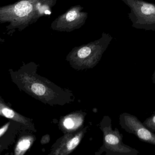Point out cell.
Here are the masks:
<instances>
[{"label":"cell","mask_w":155,"mask_h":155,"mask_svg":"<svg viewBox=\"0 0 155 155\" xmlns=\"http://www.w3.org/2000/svg\"><path fill=\"white\" fill-rule=\"evenodd\" d=\"M120 127L128 133L133 134L140 140L155 146V133L147 127L134 115L124 112L119 116Z\"/></svg>","instance_id":"obj_3"},{"label":"cell","mask_w":155,"mask_h":155,"mask_svg":"<svg viewBox=\"0 0 155 155\" xmlns=\"http://www.w3.org/2000/svg\"><path fill=\"white\" fill-rule=\"evenodd\" d=\"M84 121V117L81 114L75 113L69 115L63 120L64 127L67 130L75 131L81 126Z\"/></svg>","instance_id":"obj_6"},{"label":"cell","mask_w":155,"mask_h":155,"mask_svg":"<svg viewBox=\"0 0 155 155\" xmlns=\"http://www.w3.org/2000/svg\"><path fill=\"white\" fill-rule=\"evenodd\" d=\"M151 80H152V82L155 85V70L153 72V74H152V77H151Z\"/></svg>","instance_id":"obj_14"},{"label":"cell","mask_w":155,"mask_h":155,"mask_svg":"<svg viewBox=\"0 0 155 155\" xmlns=\"http://www.w3.org/2000/svg\"><path fill=\"white\" fill-rule=\"evenodd\" d=\"M45 13L47 14H50L51 12H50L49 11H45Z\"/></svg>","instance_id":"obj_15"},{"label":"cell","mask_w":155,"mask_h":155,"mask_svg":"<svg viewBox=\"0 0 155 155\" xmlns=\"http://www.w3.org/2000/svg\"><path fill=\"white\" fill-rule=\"evenodd\" d=\"M83 135L84 132L81 130L65 135L54 145L51 154L63 155L70 154L79 144Z\"/></svg>","instance_id":"obj_4"},{"label":"cell","mask_w":155,"mask_h":155,"mask_svg":"<svg viewBox=\"0 0 155 155\" xmlns=\"http://www.w3.org/2000/svg\"><path fill=\"white\" fill-rule=\"evenodd\" d=\"M77 17V12L75 11H71L68 12L66 16V19L68 21H74Z\"/></svg>","instance_id":"obj_11"},{"label":"cell","mask_w":155,"mask_h":155,"mask_svg":"<svg viewBox=\"0 0 155 155\" xmlns=\"http://www.w3.org/2000/svg\"><path fill=\"white\" fill-rule=\"evenodd\" d=\"M9 124L10 122H9V123H7L6 125L3 126V127L1 128V130H0V135H1V137H2V135L7 131V130L8 129V128L9 126Z\"/></svg>","instance_id":"obj_12"},{"label":"cell","mask_w":155,"mask_h":155,"mask_svg":"<svg viewBox=\"0 0 155 155\" xmlns=\"http://www.w3.org/2000/svg\"><path fill=\"white\" fill-rule=\"evenodd\" d=\"M143 124L149 129L153 132H155V112L149 117L145 120Z\"/></svg>","instance_id":"obj_9"},{"label":"cell","mask_w":155,"mask_h":155,"mask_svg":"<svg viewBox=\"0 0 155 155\" xmlns=\"http://www.w3.org/2000/svg\"><path fill=\"white\" fill-rule=\"evenodd\" d=\"M0 105V112L2 116H4L14 121L22 123L26 126L32 127V124L29 120L26 118L22 115H20L16 111H14L13 110L7 107L2 102V101H1Z\"/></svg>","instance_id":"obj_5"},{"label":"cell","mask_w":155,"mask_h":155,"mask_svg":"<svg viewBox=\"0 0 155 155\" xmlns=\"http://www.w3.org/2000/svg\"><path fill=\"white\" fill-rule=\"evenodd\" d=\"M49 135H46L42 137L41 142V143L42 144H47V143H48V142H49Z\"/></svg>","instance_id":"obj_13"},{"label":"cell","mask_w":155,"mask_h":155,"mask_svg":"<svg viewBox=\"0 0 155 155\" xmlns=\"http://www.w3.org/2000/svg\"><path fill=\"white\" fill-rule=\"evenodd\" d=\"M11 74L18 87L46 104L62 105L73 101L69 91L39 76L34 70H19Z\"/></svg>","instance_id":"obj_1"},{"label":"cell","mask_w":155,"mask_h":155,"mask_svg":"<svg viewBox=\"0 0 155 155\" xmlns=\"http://www.w3.org/2000/svg\"><path fill=\"white\" fill-rule=\"evenodd\" d=\"M32 10V6L29 2L23 1L17 4L14 11L17 16L20 18L28 16Z\"/></svg>","instance_id":"obj_8"},{"label":"cell","mask_w":155,"mask_h":155,"mask_svg":"<svg viewBox=\"0 0 155 155\" xmlns=\"http://www.w3.org/2000/svg\"><path fill=\"white\" fill-rule=\"evenodd\" d=\"M111 119L109 116L103 117L100 128L103 133V144L97 154L106 152V155H137L140 151L123 142V135L117 128L112 129Z\"/></svg>","instance_id":"obj_2"},{"label":"cell","mask_w":155,"mask_h":155,"mask_svg":"<svg viewBox=\"0 0 155 155\" xmlns=\"http://www.w3.org/2000/svg\"><path fill=\"white\" fill-rule=\"evenodd\" d=\"M91 52V51L90 48L88 47H84L78 51V56L80 58H87L90 55Z\"/></svg>","instance_id":"obj_10"},{"label":"cell","mask_w":155,"mask_h":155,"mask_svg":"<svg viewBox=\"0 0 155 155\" xmlns=\"http://www.w3.org/2000/svg\"><path fill=\"white\" fill-rule=\"evenodd\" d=\"M34 141V138L31 136L22 137L18 142L15 150L16 155H23L30 147Z\"/></svg>","instance_id":"obj_7"}]
</instances>
